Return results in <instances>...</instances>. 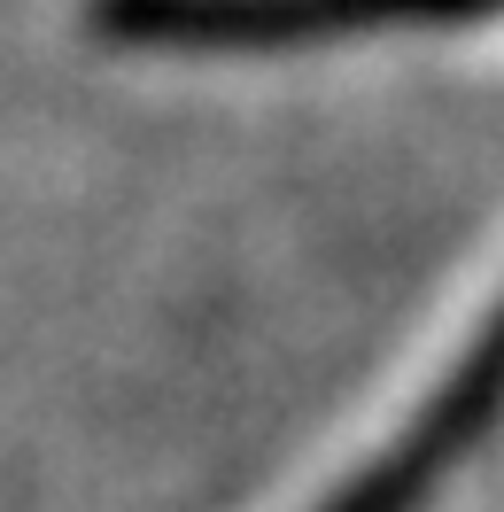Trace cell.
Returning <instances> with one entry per match:
<instances>
[{"mask_svg":"<svg viewBox=\"0 0 504 512\" xmlns=\"http://www.w3.org/2000/svg\"><path fill=\"white\" fill-rule=\"evenodd\" d=\"M497 388H504V311L481 326V342L458 357V373L442 381V396H427V404L404 419V435L380 450V458H365L318 512H411L419 489L481 435V412L497 404Z\"/></svg>","mask_w":504,"mask_h":512,"instance_id":"obj_1","label":"cell"}]
</instances>
